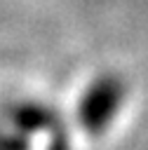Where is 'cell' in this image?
Wrapping results in <instances>:
<instances>
[{"mask_svg": "<svg viewBox=\"0 0 148 150\" xmlns=\"http://www.w3.org/2000/svg\"><path fill=\"white\" fill-rule=\"evenodd\" d=\"M28 141H23L21 131L7 129L5 124L0 127V150H28Z\"/></svg>", "mask_w": 148, "mask_h": 150, "instance_id": "6da1fadb", "label": "cell"}]
</instances>
